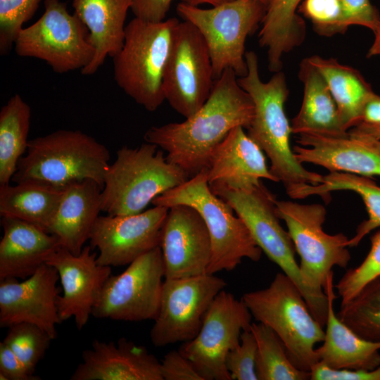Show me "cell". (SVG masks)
Listing matches in <instances>:
<instances>
[{"mask_svg":"<svg viewBox=\"0 0 380 380\" xmlns=\"http://www.w3.org/2000/svg\"><path fill=\"white\" fill-rule=\"evenodd\" d=\"M237 79L232 69H226L199 110L183 122L150 127L145 141L166 151L167 160L189 177L208 169L213 151L229 132L237 126L248 129L254 117L253 102Z\"/></svg>","mask_w":380,"mask_h":380,"instance_id":"cell-1","label":"cell"},{"mask_svg":"<svg viewBox=\"0 0 380 380\" xmlns=\"http://www.w3.org/2000/svg\"><path fill=\"white\" fill-rule=\"evenodd\" d=\"M245 59L247 73L237 81L251 96L255 109L247 134L269 158L272 175L296 199L306 185L320 184L323 176L305 169L291 148V128L284 111L289 91L284 72H276L269 81L262 82L256 53L248 51Z\"/></svg>","mask_w":380,"mask_h":380,"instance_id":"cell-2","label":"cell"},{"mask_svg":"<svg viewBox=\"0 0 380 380\" xmlns=\"http://www.w3.org/2000/svg\"><path fill=\"white\" fill-rule=\"evenodd\" d=\"M276 213L284 221L298 253L302 283L308 295V308L315 319L326 324L328 303L324 291L334 266L346 268L350 260L349 239L343 233L331 235L322 225L327 210L320 204L276 201Z\"/></svg>","mask_w":380,"mask_h":380,"instance_id":"cell-3","label":"cell"},{"mask_svg":"<svg viewBox=\"0 0 380 380\" xmlns=\"http://www.w3.org/2000/svg\"><path fill=\"white\" fill-rule=\"evenodd\" d=\"M108 148L80 130L59 129L29 141L12 181H36L63 189L85 179L103 186Z\"/></svg>","mask_w":380,"mask_h":380,"instance_id":"cell-4","label":"cell"},{"mask_svg":"<svg viewBox=\"0 0 380 380\" xmlns=\"http://www.w3.org/2000/svg\"><path fill=\"white\" fill-rule=\"evenodd\" d=\"M189 176L167 160L164 151L146 142L137 148L124 146L109 165L101 191V210L109 215L144 211L158 195L183 184Z\"/></svg>","mask_w":380,"mask_h":380,"instance_id":"cell-5","label":"cell"},{"mask_svg":"<svg viewBox=\"0 0 380 380\" xmlns=\"http://www.w3.org/2000/svg\"><path fill=\"white\" fill-rule=\"evenodd\" d=\"M207 170L158 195L151 203L169 208L184 204L198 212L211 240L212 254L207 274H214L234 270L245 258L257 262L262 251L244 222L234 215L233 208L211 191Z\"/></svg>","mask_w":380,"mask_h":380,"instance_id":"cell-6","label":"cell"},{"mask_svg":"<svg viewBox=\"0 0 380 380\" xmlns=\"http://www.w3.org/2000/svg\"><path fill=\"white\" fill-rule=\"evenodd\" d=\"M179 22L176 18L160 22L133 18L125 27L122 49L113 58L116 84L148 111L156 110L165 100L163 75Z\"/></svg>","mask_w":380,"mask_h":380,"instance_id":"cell-7","label":"cell"},{"mask_svg":"<svg viewBox=\"0 0 380 380\" xmlns=\"http://www.w3.org/2000/svg\"><path fill=\"white\" fill-rule=\"evenodd\" d=\"M242 300L253 317L278 336L292 364L310 372L319 362L315 346L324 341L325 332L293 281L277 273L268 287L245 293Z\"/></svg>","mask_w":380,"mask_h":380,"instance_id":"cell-8","label":"cell"},{"mask_svg":"<svg viewBox=\"0 0 380 380\" xmlns=\"http://www.w3.org/2000/svg\"><path fill=\"white\" fill-rule=\"evenodd\" d=\"M267 7L258 0H232L211 8L179 3V16L193 24L207 44L214 80L231 68L237 77L246 75L245 43L261 24Z\"/></svg>","mask_w":380,"mask_h":380,"instance_id":"cell-9","label":"cell"},{"mask_svg":"<svg viewBox=\"0 0 380 380\" xmlns=\"http://www.w3.org/2000/svg\"><path fill=\"white\" fill-rule=\"evenodd\" d=\"M86 25L70 14L61 0H44V12L24 27L14 44L22 57L44 61L57 73L83 70L92 61L94 49Z\"/></svg>","mask_w":380,"mask_h":380,"instance_id":"cell-10","label":"cell"},{"mask_svg":"<svg viewBox=\"0 0 380 380\" xmlns=\"http://www.w3.org/2000/svg\"><path fill=\"white\" fill-rule=\"evenodd\" d=\"M163 277L164 261L158 246L137 258L121 274L108 277L91 315L127 322L155 320Z\"/></svg>","mask_w":380,"mask_h":380,"instance_id":"cell-11","label":"cell"},{"mask_svg":"<svg viewBox=\"0 0 380 380\" xmlns=\"http://www.w3.org/2000/svg\"><path fill=\"white\" fill-rule=\"evenodd\" d=\"M215 80L210 53L201 32L184 20L177 25L165 65V99L185 118L208 99Z\"/></svg>","mask_w":380,"mask_h":380,"instance_id":"cell-12","label":"cell"},{"mask_svg":"<svg viewBox=\"0 0 380 380\" xmlns=\"http://www.w3.org/2000/svg\"><path fill=\"white\" fill-rule=\"evenodd\" d=\"M252 317L242 298L222 290L205 314L196 336L184 342L178 350L203 380H231L227 355L239 345L242 331L250 329Z\"/></svg>","mask_w":380,"mask_h":380,"instance_id":"cell-13","label":"cell"},{"mask_svg":"<svg viewBox=\"0 0 380 380\" xmlns=\"http://www.w3.org/2000/svg\"><path fill=\"white\" fill-rule=\"evenodd\" d=\"M227 282L214 274L165 279L158 314L150 331L153 346L163 347L194 338L205 314Z\"/></svg>","mask_w":380,"mask_h":380,"instance_id":"cell-14","label":"cell"},{"mask_svg":"<svg viewBox=\"0 0 380 380\" xmlns=\"http://www.w3.org/2000/svg\"><path fill=\"white\" fill-rule=\"evenodd\" d=\"M209 186L244 222L262 251L293 281L308 304V295L302 283L293 243L276 213L275 196L262 182L247 190L232 189L219 184Z\"/></svg>","mask_w":380,"mask_h":380,"instance_id":"cell-15","label":"cell"},{"mask_svg":"<svg viewBox=\"0 0 380 380\" xmlns=\"http://www.w3.org/2000/svg\"><path fill=\"white\" fill-rule=\"evenodd\" d=\"M169 209L154 205L134 215H99L89 237L91 248L99 251L97 262L109 267L129 265L160 246Z\"/></svg>","mask_w":380,"mask_h":380,"instance_id":"cell-16","label":"cell"},{"mask_svg":"<svg viewBox=\"0 0 380 380\" xmlns=\"http://www.w3.org/2000/svg\"><path fill=\"white\" fill-rule=\"evenodd\" d=\"M58 273L44 263L23 281L18 279L0 280V326L8 327L21 322L36 324L54 339L58 315L57 286Z\"/></svg>","mask_w":380,"mask_h":380,"instance_id":"cell-17","label":"cell"},{"mask_svg":"<svg viewBox=\"0 0 380 380\" xmlns=\"http://www.w3.org/2000/svg\"><path fill=\"white\" fill-rule=\"evenodd\" d=\"M160 247L165 279L207 274L212 254L210 236L203 217L191 206L178 204L170 208Z\"/></svg>","mask_w":380,"mask_h":380,"instance_id":"cell-18","label":"cell"},{"mask_svg":"<svg viewBox=\"0 0 380 380\" xmlns=\"http://www.w3.org/2000/svg\"><path fill=\"white\" fill-rule=\"evenodd\" d=\"M97 253L84 246L79 255L60 247L46 263L56 269L63 288L57 299L62 322L73 317L77 329L89 321L103 286L111 275V267L97 262Z\"/></svg>","mask_w":380,"mask_h":380,"instance_id":"cell-19","label":"cell"},{"mask_svg":"<svg viewBox=\"0 0 380 380\" xmlns=\"http://www.w3.org/2000/svg\"><path fill=\"white\" fill-rule=\"evenodd\" d=\"M293 147L302 164L312 163L329 171L364 177L380 176V140L348 132L340 137L300 134Z\"/></svg>","mask_w":380,"mask_h":380,"instance_id":"cell-20","label":"cell"},{"mask_svg":"<svg viewBox=\"0 0 380 380\" xmlns=\"http://www.w3.org/2000/svg\"><path fill=\"white\" fill-rule=\"evenodd\" d=\"M82 357L71 380H163L158 359L125 338L117 343L96 339Z\"/></svg>","mask_w":380,"mask_h":380,"instance_id":"cell-21","label":"cell"},{"mask_svg":"<svg viewBox=\"0 0 380 380\" xmlns=\"http://www.w3.org/2000/svg\"><path fill=\"white\" fill-rule=\"evenodd\" d=\"M209 185L219 184L236 190L259 186L261 179L278 182L266 164L262 150L244 128H233L213 151L207 170Z\"/></svg>","mask_w":380,"mask_h":380,"instance_id":"cell-22","label":"cell"},{"mask_svg":"<svg viewBox=\"0 0 380 380\" xmlns=\"http://www.w3.org/2000/svg\"><path fill=\"white\" fill-rule=\"evenodd\" d=\"M1 217L0 280L30 277L61 247L55 235L37 225Z\"/></svg>","mask_w":380,"mask_h":380,"instance_id":"cell-23","label":"cell"},{"mask_svg":"<svg viewBox=\"0 0 380 380\" xmlns=\"http://www.w3.org/2000/svg\"><path fill=\"white\" fill-rule=\"evenodd\" d=\"M334 287L331 272L324 289L328 303L324 338L315 348L319 362L334 369H374L380 366V341L365 339L338 318L334 309Z\"/></svg>","mask_w":380,"mask_h":380,"instance_id":"cell-24","label":"cell"},{"mask_svg":"<svg viewBox=\"0 0 380 380\" xmlns=\"http://www.w3.org/2000/svg\"><path fill=\"white\" fill-rule=\"evenodd\" d=\"M102 189L91 179L74 182L63 189L47 232L58 238L61 247L74 255L82 252L102 211Z\"/></svg>","mask_w":380,"mask_h":380,"instance_id":"cell-25","label":"cell"},{"mask_svg":"<svg viewBox=\"0 0 380 380\" xmlns=\"http://www.w3.org/2000/svg\"><path fill=\"white\" fill-rule=\"evenodd\" d=\"M75 13L86 25L94 49L91 63L81 70L84 75L97 72L107 56L113 58L122 49L125 22L132 0H73Z\"/></svg>","mask_w":380,"mask_h":380,"instance_id":"cell-26","label":"cell"},{"mask_svg":"<svg viewBox=\"0 0 380 380\" xmlns=\"http://www.w3.org/2000/svg\"><path fill=\"white\" fill-rule=\"evenodd\" d=\"M298 77L303 84V98L298 113L293 118L292 134L340 137L348 134L342 125L337 105L317 69L304 58Z\"/></svg>","mask_w":380,"mask_h":380,"instance_id":"cell-27","label":"cell"},{"mask_svg":"<svg viewBox=\"0 0 380 380\" xmlns=\"http://www.w3.org/2000/svg\"><path fill=\"white\" fill-rule=\"evenodd\" d=\"M308 60L324 78L337 105L343 129L348 131L358 125L365 103L375 94L371 85L357 70L334 58L313 55Z\"/></svg>","mask_w":380,"mask_h":380,"instance_id":"cell-28","label":"cell"},{"mask_svg":"<svg viewBox=\"0 0 380 380\" xmlns=\"http://www.w3.org/2000/svg\"><path fill=\"white\" fill-rule=\"evenodd\" d=\"M303 0H272L267 7L258 34V42L267 49L268 68L280 71L284 54L304 40L305 25L296 10Z\"/></svg>","mask_w":380,"mask_h":380,"instance_id":"cell-29","label":"cell"},{"mask_svg":"<svg viewBox=\"0 0 380 380\" xmlns=\"http://www.w3.org/2000/svg\"><path fill=\"white\" fill-rule=\"evenodd\" d=\"M63 189L36 181L1 185L0 215L26 221L47 232Z\"/></svg>","mask_w":380,"mask_h":380,"instance_id":"cell-30","label":"cell"},{"mask_svg":"<svg viewBox=\"0 0 380 380\" xmlns=\"http://www.w3.org/2000/svg\"><path fill=\"white\" fill-rule=\"evenodd\" d=\"M339 190L352 191L359 194L368 213V219L358 225L355 236L348 240V246L355 247L366 235L380 227V186L376 182L369 177L355 174L329 172L323 176L320 184L306 185L298 193L296 199L318 195L325 202H329L331 199L330 192Z\"/></svg>","mask_w":380,"mask_h":380,"instance_id":"cell-31","label":"cell"},{"mask_svg":"<svg viewBox=\"0 0 380 380\" xmlns=\"http://www.w3.org/2000/svg\"><path fill=\"white\" fill-rule=\"evenodd\" d=\"M31 108L18 94L0 110V186L9 184L27 151Z\"/></svg>","mask_w":380,"mask_h":380,"instance_id":"cell-32","label":"cell"},{"mask_svg":"<svg viewBox=\"0 0 380 380\" xmlns=\"http://www.w3.org/2000/svg\"><path fill=\"white\" fill-rule=\"evenodd\" d=\"M250 329L257 342L255 372L258 380L310 379V372L292 364L283 343L270 327L252 322Z\"/></svg>","mask_w":380,"mask_h":380,"instance_id":"cell-33","label":"cell"},{"mask_svg":"<svg viewBox=\"0 0 380 380\" xmlns=\"http://www.w3.org/2000/svg\"><path fill=\"white\" fill-rule=\"evenodd\" d=\"M337 316L360 336L380 341V278L367 284L352 300L341 304Z\"/></svg>","mask_w":380,"mask_h":380,"instance_id":"cell-34","label":"cell"},{"mask_svg":"<svg viewBox=\"0 0 380 380\" xmlns=\"http://www.w3.org/2000/svg\"><path fill=\"white\" fill-rule=\"evenodd\" d=\"M51 340L49 334L39 326L21 322L8 327L3 342L34 373L37 364L44 357Z\"/></svg>","mask_w":380,"mask_h":380,"instance_id":"cell-35","label":"cell"},{"mask_svg":"<svg viewBox=\"0 0 380 380\" xmlns=\"http://www.w3.org/2000/svg\"><path fill=\"white\" fill-rule=\"evenodd\" d=\"M370 250L363 261L350 268L334 286L341 304L352 300L367 284L380 278V229L371 237Z\"/></svg>","mask_w":380,"mask_h":380,"instance_id":"cell-36","label":"cell"},{"mask_svg":"<svg viewBox=\"0 0 380 380\" xmlns=\"http://www.w3.org/2000/svg\"><path fill=\"white\" fill-rule=\"evenodd\" d=\"M42 0H0V54L10 53L24 28L34 15Z\"/></svg>","mask_w":380,"mask_h":380,"instance_id":"cell-37","label":"cell"},{"mask_svg":"<svg viewBox=\"0 0 380 380\" xmlns=\"http://www.w3.org/2000/svg\"><path fill=\"white\" fill-rule=\"evenodd\" d=\"M298 10L321 36L331 37L347 30L340 0H303Z\"/></svg>","mask_w":380,"mask_h":380,"instance_id":"cell-38","label":"cell"},{"mask_svg":"<svg viewBox=\"0 0 380 380\" xmlns=\"http://www.w3.org/2000/svg\"><path fill=\"white\" fill-rule=\"evenodd\" d=\"M257 342L251 329L243 330L239 345L227 355L225 365L232 379L258 380L255 372Z\"/></svg>","mask_w":380,"mask_h":380,"instance_id":"cell-39","label":"cell"},{"mask_svg":"<svg viewBox=\"0 0 380 380\" xmlns=\"http://www.w3.org/2000/svg\"><path fill=\"white\" fill-rule=\"evenodd\" d=\"M346 27L360 25L375 34L380 29V15L369 0H340Z\"/></svg>","mask_w":380,"mask_h":380,"instance_id":"cell-40","label":"cell"},{"mask_svg":"<svg viewBox=\"0 0 380 380\" xmlns=\"http://www.w3.org/2000/svg\"><path fill=\"white\" fill-rule=\"evenodd\" d=\"M163 380H203L191 362L179 350L167 353L160 362Z\"/></svg>","mask_w":380,"mask_h":380,"instance_id":"cell-41","label":"cell"},{"mask_svg":"<svg viewBox=\"0 0 380 380\" xmlns=\"http://www.w3.org/2000/svg\"><path fill=\"white\" fill-rule=\"evenodd\" d=\"M1 380H38L34 375L3 341L0 343Z\"/></svg>","mask_w":380,"mask_h":380,"instance_id":"cell-42","label":"cell"},{"mask_svg":"<svg viewBox=\"0 0 380 380\" xmlns=\"http://www.w3.org/2000/svg\"><path fill=\"white\" fill-rule=\"evenodd\" d=\"M310 372L311 380H380V366L372 370L334 369L318 362Z\"/></svg>","mask_w":380,"mask_h":380,"instance_id":"cell-43","label":"cell"},{"mask_svg":"<svg viewBox=\"0 0 380 380\" xmlns=\"http://www.w3.org/2000/svg\"><path fill=\"white\" fill-rule=\"evenodd\" d=\"M172 0H132L135 18L150 22L165 20Z\"/></svg>","mask_w":380,"mask_h":380,"instance_id":"cell-44","label":"cell"},{"mask_svg":"<svg viewBox=\"0 0 380 380\" xmlns=\"http://www.w3.org/2000/svg\"><path fill=\"white\" fill-rule=\"evenodd\" d=\"M361 122L380 124V96L374 94L367 101L362 110Z\"/></svg>","mask_w":380,"mask_h":380,"instance_id":"cell-45","label":"cell"},{"mask_svg":"<svg viewBox=\"0 0 380 380\" xmlns=\"http://www.w3.org/2000/svg\"><path fill=\"white\" fill-rule=\"evenodd\" d=\"M348 132L353 134L364 135L380 140V124H367L361 122Z\"/></svg>","mask_w":380,"mask_h":380,"instance_id":"cell-46","label":"cell"},{"mask_svg":"<svg viewBox=\"0 0 380 380\" xmlns=\"http://www.w3.org/2000/svg\"><path fill=\"white\" fill-rule=\"evenodd\" d=\"M232 0H181L182 3L187 5L198 6L201 4H210L212 6H217Z\"/></svg>","mask_w":380,"mask_h":380,"instance_id":"cell-47","label":"cell"},{"mask_svg":"<svg viewBox=\"0 0 380 380\" xmlns=\"http://www.w3.org/2000/svg\"><path fill=\"white\" fill-rule=\"evenodd\" d=\"M374 35V41L367 52L368 58L376 56L380 57V29Z\"/></svg>","mask_w":380,"mask_h":380,"instance_id":"cell-48","label":"cell"},{"mask_svg":"<svg viewBox=\"0 0 380 380\" xmlns=\"http://www.w3.org/2000/svg\"><path fill=\"white\" fill-rule=\"evenodd\" d=\"M260 2H261L262 4H264L266 7L269 6V4L271 3L272 0H258Z\"/></svg>","mask_w":380,"mask_h":380,"instance_id":"cell-49","label":"cell"}]
</instances>
